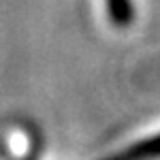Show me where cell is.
<instances>
[{
	"instance_id": "6da1fadb",
	"label": "cell",
	"mask_w": 160,
	"mask_h": 160,
	"mask_svg": "<svg viewBox=\"0 0 160 160\" xmlns=\"http://www.w3.org/2000/svg\"><path fill=\"white\" fill-rule=\"evenodd\" d=\"M105 4H107V13H109L113 26L126 28L132 24V17H135L132 0H105Z\"/></svg>"
}]
</instances>
